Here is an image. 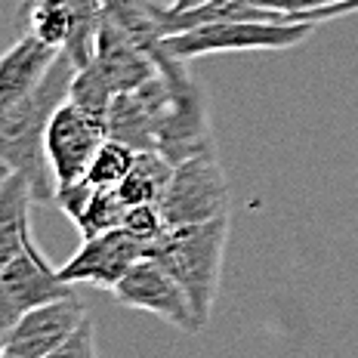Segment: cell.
Returning a JSON list of instances; mask_svg holds the SVG:
<instances>
[{"label": "cell", "mask_w": 358, "mask_h": 358, "mask_svg": "<svg viewBox=\"0 0 358 358\" xmlns=\"http://www.w3.org/2000/svg\"><path fill=\"white\" fill-rule=\"evenodd\" d=\"M78 65L71 56L59 53L47 78L25 99L0 111V164L10 173H22L34 192V201L56 198V179L47 161V127L56 108L69 99Z\"/></svg>", "instance_id": "1"}, {"label": "cell", "mask_w": 358, "mask_h": 358, "mask_svg": "<svg viewBox=\"0 0 358 358\" xmlns=\"http://www.w3.org/2000/svg\"><path fill=\"white\" fill-rule=\"evenodd\" d=\"M229 229H232V213L210 222H198V226L167 229L161 241L148 250V257L167 266L173 272V278L182 285V290L189 294L201 331L210 324L213 303L216 294H220Z\"/></svg>", "instance_id": "2"}, {"label": "cell", "mask_w": 358, "mask_h": 358, "mask_svg": "<svg viewBox=\"0 0 358 358\" xmlns=\"http://www.w3.org/2000/svg\"><path fill=\"white\" fill-rule=\"evenodd\" d=\"M315 31V22L296 19H229V22H207V25L189 28V31L167 34L164 50L173 59L192 62L198 56L210 53H250V50H290L303 43Z\"/></svg>", "instance_id": "3"}, {"label": "cell", "mask_w": 358, "mask_h": 358, "mask_svg": "<svg viewBox=\"0 0 358 358\" xmlns=\"http://www.w3.org/2000/svg\"><path fill=\"white\" fill-rule=\"evenodd\" d=\"M229 207H232V192L216 152L173 164L167 189L158 201V210L170 229L220 220L229 216Z\"/></svg>", "instance_id": "4"}, {"label": "cell", "mask_w": 358, "mask_h": 358, "mask_svg": "<svg viewBox=\"0 0 358 358\" xmlns=\"http://www.w3.org/2000/svg\"><path fill=\"white\" fill-rule=\"evenodd\" d=\"M106 139H108L106 117L90 115L87 108L65 99L47 127V161L50 170H53L56 189L87 179L90 164H93L96 152H99V145Z\"/></svg>", "instance_id": "5"}, {"label": "cell", "mask_w": 358, "mask_h": 358, "mask_svg": "<svg viewBox=\"0 0 358 358\" xmlns=\"http://www.w3.org/2000/svg\"><path fill=\"white\" fill-rule=\"evenodd\" d=\"M111 294L124 306H130V309L152 312V315L164 318V322L173 324L176 331L201 334L195 309H192V303H189V294H185L182 285L173 278V272L164 263H158V259L143 257L139 263H133Z\"/></svg>", "instance_id": "6"}, {"label": "cell", "mask_w": 358, "mask_h": 358, "mask_svg": "<svg viewBox=\"0 0 358 358\" xmlns=\"http://www.w3.org/2000/svg\"><path fill=\"white\" fill-rule=\"evenodd\" d=\"M145 257V248L133 232L124 226H115L108 232L90 235L80 241V248L59 266V275L69 285H90L115 290V285L127 275V268Z\"/></svg>", "instance_id": "7"}, {"label": "cell", "mask_w": 358, "mask_h": 358, "mask_svg": "<svg viewBox=\"0 0 358 358\" xmlns=\"http://www.w3.org/2000/svg\"><path fill=\"white\" fill-rule=\"evenodd\" d=\"M170 111V87L167 80L152 78L143 87L117 93L108 106L106 127L108 136L136 152H158V133Z\"/></svg>", "instance_id": "8"}, {"label": "cell", "mask_w": 358, "mask_h": 358, "mask_svg": "<svg viewBox=\"0 0 358 358\" xmlns=\"http://www.w3.org/2000/svg\"><path fill=\"white\" fill-rule=\"evenodd\" d=\"M87 306L78 294H69L62 300H50L43 306H34L22 315L19 327L13 331V340L6 343L10 358H47L59 346H65L74 331L87 322Z\"/></svg>", "instance_id": "9"}, {"label": "cell", "mask_w": 358, "mask_h": 358, "mask_svg": "<svg viewBox=\"0 0 358 358\" xmlns=\"http://www.w3.org/2000/svg\"><path fill=\"white\" fill-rule=\"evenodd\" d=\"M90 65L115 90V96L127 93V90H136V87H143L145 80L158 78V65H155L152 53H148L145 47H139L106 13H102V19H99L96 50H93V62Z\"/></svg>", "instance_id": "10"}, {"label": "cell", "mask_w": 358, "mask_h": 358, "mask_svg": "<svg viewBox=\"0 0 358 358\" xmlns=\"http://www.w3.org/2000/svg\"><path fill=\"white\" fill-rule=\"evenodd\" d=\"M59 53L62 50L50 47V43L37 41L31 34H22L0 56V111H6L10 106H16L19 99H25L47 78V71L53 69Z\"/></svg>", "instance_id": "11"}, {"label": "cell", "mask_w": 358, "mask_h": 358, "mask_svg": "<svg viewBox=\"0 0 358 358\" xmlns=\"http://www.w3.org/2000/svg\"><path fill=\"white\" fill-rule=\"evenodd\" d=\"M0 281H3L6 290H10L25 309H34V306H43L50 300H62V296L74 294V285L62 281L59 268L41 253L37 241L28 244V250L0 272Z\"/></svg>", "instance_id": "12"}, {"label": "cell", "mask_w": 358, "mask_h": 358, "mask_svg": "<svg viewBox=\"0 0 358 358\" xmlns=\"http://www.w3.org/2000/svg\"><path fill=\"white\" fill-rule=\"evenodd\" d=\"M31 204L34 192L22 173H6L0 179V272L28 250L31 235Z\"/></svg>", "instance_id": "13"}, {"label": "cell", "mask_w": 358, "mask_h": 358, "mask_svg": "<svg viewBox=\"0 0 358 358\" xmlns=\"http://www.w3.org/2000/svg\"><path fill=\"white\" fill-rule=\"evenodd\" d=\"M173 173V164L164 158L161 152H139L133 170L127 179L117 185V195L127 207H143V204H158L167 179Z\"/></svg>", "instance_id": "14"}, {"label": "cell", "mask_w": 358, "mask_h": 358, "mask_svg": "<svg viewBox=\"0 0 358 358\" xmlns=\"http://www.w3.org/2000/svg\"><path fill=\"white\" fill-rule=\"evenodd\" d=\"M56 3L59 10H65L78 25V41L71 50H62L65 56H71V62L78 69L93 62V50H96V31H99V19H102V0H47Z\"/></svg>", "instance_id": "15"}, {"label": "cell", "mask_w": 358, "mask_h": 358, "mask_svg": "<svg viewBox=\"0 0 358 358\" xmlns=\"http://www.w3.org/2000/svg\"><path fill=\"white\" fill-rule=\"evenodd\" d=\"M136 155H139L136 148H130V145L108 136L106 143L99 145L93 164H90L87 182H93L96 189H117L127 179V173L133 170V164H136Z\"/></svg>", "instance_id": "16"}, {"label": "cell", "mask_w": 358, "mask_h": 358, "mask_svg": "<svg viewBox=\"0 0 358 358\" xmlns=\"http://www.w3.org/2000/svg\"><path fill=\"white\" fill-rule=\"evenodd\" d=\"M130 207L121 201L117 189H96L93 198H90L87 210L80 213V220L74 226L80 229V235L90 238V235H99V232H108V229L121 226L124 216Z\"/></svg>", "instance_id": "17"}, {"label": "cell", "mask_w": 358, "mask_h": 358, "mask_svg": "<svg viewBox=\"0 0 358 358\" xmlns=\"http://www.w3.org/2000/svg\"><path fill=\"white\" fill-rule=\"evenodd\" d=\"M69 99L74 102V106L87 108L90 115L106 117L111 99H115V90L102 80V74L96 71L93 65H84V69H78V74H74L71 90H69Z\"/></svg>", "instance_id": "18"}, {"label": "cell", "mask_w": 358, "mask_h": 358, "mask_svg": "<svg viewBox=\"0 0 358 358\" xmlns=\"http://www.w3.org/2000/svg\"><path fill=\"white\" fill-rule=\"evenodd\" d=\"M250 3L263 6V10H275L287 19H296V22H312L315 13L327 10V6H337L343 0H250Z\"/></svg>", "instance_id": "19"}, {"label": "cell", "mask_w": 358, "mask_h": 358, "mask_svg": "<svg viewBox=\"0 0 358 358\" xmlns=\"http://www.w3.org/2000/svg\"><path fill=\"white\" fill-rule=\"evenodd\" d=\"M25 306H22L16 296L6 290V285L0 281V355L6 352V343L13 340V331L19 327L22 322V315H25Z\"/></svg>", "instance_id": "20"}, {"label": "cell", "mask_w": 358, "mask_h": 358, "mask_svg": "<svg viewBox=\"0 0 358 358\" xmlns=\"http://www.w3.org/2000/svg\"><path fill=\"white\" fill-rule=\"evenodd\" d=\"M47 358H99V352H96V331H93V322H87L74 331V337L65 343V346H59L53 355Z\"/></svg>", "instance_id": "21"}, {"label": "cell", "mask_w": 358, "mask_h": 358, "mask_svg": "<svg viewBox=\"0 0 358 358\" xmlns=\"http://www.w3.org/2000/svg\"><path fill=\"white\" fill-rule=\"evenodd\" d=\"M349 13H358V0H343V3H337V6H327V10H322V13H315L312 16V22H327V19H340V16H349Z\"/></svg>", "instance_id": "22"}, {"label": "cell", "mask_w": 358, "mask_h": 358, "mask_svg": "<svg viewBox=\"0 0 358 358\" xmlns=\"http://www.w3.org/2000/svg\"><path fill=\"white\" fill-rule=\"evenodd\" d=\"M210 0H170L167 10L170 13H189V10H198V6H207Z\"/></svg>", "instance_id": "23"}, {"label": "cell", "mask_w": 358, "mask_h": 358, "mask_svg": "<svg viewBox=\"0 0 358 358\" xmlns=\"http://www.w3.org/2000/svg\"><path fill=\"white\" fill-rule=\"evenodd\" d=\"M6 173H10V170H6V167H3V164H0V179H3Z\"/></svg>", "instance_id": "24"}, {"label": "cell", "mask_w": 358, "mask_h": 358, "mask_svg": "<svg viewBox=\"0 0 358 358\" xmlns=\"http://www.w3.org/2000/svg\"><path fill=\"white\" fill-rule=\"evenodd\" d=\"M0 358H10V355H0Z\"/></svg>", "instance_id": "25"}]
</instances>
